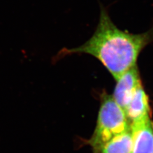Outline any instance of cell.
I'll list each match as a JSON object with an SVG mask.
<instances>
[{"instance_id":"cell-1","label":"cell","mask_w":153,"mask_h":153,"mask_svg":"<svg viewBox=\"0 0 153 153\" xmlns=\"http://www.w3.org/2000/svg\"><path fill=\"white\" fill-rule=\"evenodd\" d=\"M152 41L153 29L138 34L121 30L101 4L99 21L92 36L82 45L62 52L65 55L87 54L94 57L116 80L137 65L141 52Z\"/></svg>"},{"instance_id":"cell-2","label":"cell","mask_w":153,"mask_h":153,"mask_svg":"<svg viewBox=\"0 0 153 153\" xmlns=\"http://www.w3.org/2000/svg\"><path fill=\"white\" fill-rule=\"evenodd\" d=\"M130 129L124 111L112 95L104 93L101 97L97 124L88 143L94 152L112 138Z\"/></svg>"},{"instance_id":"cell-3","label":"cell","mask_w":153,"mask_h":153,"mask_svg":"<svg viewBox=\"0 0 153 153\" xmlns=\"http://www.w3.org/2000/svg\"><path fill=\"white\" fill-rule=\"evenodd\" d=\"M140 85L142 82L137 65L127 70L116 80V85L112 96L123 111Z\"/></svg>"},{"instance_id":"cell-4","label":"cell","mask_w":153,"mask_h":153,"mask_svg":"<svg viewBox=\"0 0 153 153\" xmlns=\"http://www.w3.org/2000/svg\"><path fill=\"white\" fill-rule=\"evenodd\" d=\"M130 127L151 120V107L149 97L142 84L137 88L130 102L124 109Z\"/></svg>"},{"instance_id":"cell-5","label":"cell","mask_w":153,"mask_h":153,"mask_svg":"<svg viewBox=\"0 0 153 153\" xmlns=\"http://www.w3.org/2000/svg\"><path fill=\"white\" fill-rule=\"evenodd\" d=\"M133 137L131 153H153V121L130 127Z\"/></svg>"},{"instance_id":"cell-6","label":"cell","mask_w":153,"mask_h":153,"mask_svg":"<svg viewBox=\"0 0 153 153\" xmlns=\"http://www.w3.org/2000/svg\"><path fill=\"white\" fill-rule=\"evenodd\" d=\"M133 137L131 130L114 137L94 153H131Z\"/></svg>"}]
</instances>
